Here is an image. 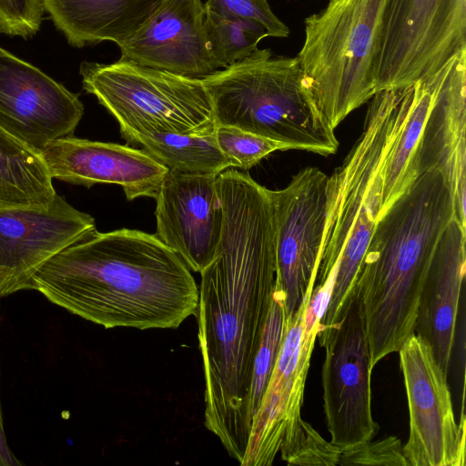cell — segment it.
<instances>
[{
  "label": "cell",
  "instance_id": "cell-1",
  "mask_svg": "<svg viewBox=\"0 0 466 466\" xmlns=\"http://www.w3.org/2000/svg\"><path fill=\"white\" fill-rule=\"evenodd\" d=\"M220 240L200 272L196 310L205 378V426L241 462L253 416L250 387L277 284L271 190L248 173L217 177Z\"/></svg>",
  "mask_w": 466,
  "mask_h": 466
},
{
  "label": "cell",
  "instance_id": "cell-2",
  "mask_svg": "<svg viewBox=\"0 0 466 466\" xmlns=\"http://www.w3.org/2000/svg\"><path fill=\"white\" fill-rule=\"evenodd\" d=\"M33 289L104 327L177 329L196 314L198 288L182 258L155 234L96 229L48 259Z\"/></svg>",
  "mask_w": 466,
  "mask_h": 466
},
{
  "label": "cell",
  "instance_id": "cell-3",
  "mask_svg": "<svg viewBox=\"0 0 466 466\" xmlns=\"http://www.w3.org/2000/svg\"><path fill=\"white\" fill-rule=\"evenodd\" d=\"M453 218L451 190L436 170L420 174L380 215L351 288L361 300L372 369L414 333L432 256Z\"/></svg>",
  "mask_w": 466,
  "mask_h": 466
},
{
  "label": "cell",
  "instance_id": "cell-4",
  "mask_svg": "<svg viewBox=\"0 0 466 466\" xmlns=\"http://www.w3.org/2000/svg\"><path fill=\"white\" fill-rule=\"evenodd\" d=\"M215 126H232L321 156L337 152L334 129L302 84L297 57L258 49L202 78Z\"/></svg>",
  "mask_w": 466,
  "mask_h": 466
},
{
  "label": "cell",
  "instance_id": "cell-5",
  "mask_svg": "<svg viewBox=\"0 0 466 466\" xmlns=\"http://www.w3.org/2000/svg\"><path fill=\"white\" fill-rule=\"evenodd\" d=\"M387 0H329L308 16L296 56L302 84L335 129L376 94L374 66Z\"/></svg>",
  "mask_w": 466,
  "mask_h": 466
},
{
  "label": "cell",
  "instance_id": "cell-6",
  "mask_svg": "<svg viewBox=\"0 0 466 466\" xmlns=\"http://www.w3.org/2000/svg\"><path fill=\"white\" fill-rule=\"evenodd\" d=\"M413 92V86L377 92L370 99L360 137L342 165L329 177L327 218L316 287H321L335 275L341 251L357 220H379L385 166L407 118Z\"/></svg>",
  "mask_w": 466,
  "mask_h": 466
},
{
  "label": "cell",
  "instance_id": "cell-7",
  "mask_svg": "<svg viewBox=\"0 0 466 466\" xmlns=\"http://www.w3.org/2000/svg\"><path fill=\"white\" fill-rule=\"evenodd\" d=\"M83 88L116 118L121 137L147 132L209 135L216 126L202 79L119 59L83 62Z\"/></svg>",
  "mask_w": 466,
  "mask_h": 466
},
{
  "label": "cell",
  "instance_id": "cell-8",
  "mask_svg": "<svg viewBox=\"0 0 466 466\" xmlns=\"http://www.w3.org/2000/svg\"><path fill=\"white\" fill-rule=\"evenodd\" d=\"M466 50V0H387L374 66L376 93L414 85Z\"/></svg>",
  "mask_w": 466,
  "mask_h": 466
},
{
  "label": "cell",
  "instance_id": "cell-9",
  "mask_svg": "<svg viewBox=\"0 0 466 466\" xmlns=\"http://www.w3.org/2000/svg\"><path fill=\"white\" fill-rule=\"evenodd\" d=\"M327 300L312 292L286 319L280 350L259 407L255 413L243 466L271 465L279 453L289 461L302 438L300 410L309 361Z\"/></svg>",
  "mask_w": 466,
  "mask_h": 466
},
{
  "label": "cell",
  "instance_id": "cell-10",
  "mask_svg": "<svg viewBox=\"0 0 466 466\" xmlns=\"http://www.w3.org/2000/svg\"><path fill=\"white\" fill-rule=\"evenodd\" d=\"M325 349L321 370L330 442L340 450L373 440L380 426L371 411L370 352L361 300L350 289L339 321L317 334Z\"/></svg>",
  "mask_w": 466,
  "mask_h": 466
},
{
  "label": "cell",
  "instance_id": "cell-11",
  "mask_svg": "<svg viewBox=\"0 0 466 466\" xmlns=\"http://www.w3.org/2000/svg\"><path fill=\"white\" fill-rule=\"evenodd\" d=\"M328 180L319 168L308 167L284 188L271 190L277 285L286 319L310 299L314 289L326 225Z\"/></svg>",
  "mask_w": 466,
  "mask_h": 466
},
{
  "label": "cell",
  "instance_id": "cell-12",
  "mask_svg": "<svg viewBox=\"0 0 466 466\" xmlns=\"http://www.w3.org/2000/svg\"><path fill=\"white\" fill-rule=\"evenodd\" d=\"M410 413L402 453L410 466H464L465 418L458 424L447 374L431 345L413 333L399 350Z\"/></svg>",
  "mask_w": 466,
  "mask_h": 466
},
{
  "label": "cell",
  "instance_id": "cell-13",
  "mask_svg": "<svg viewBox=\"0 0 466 466\" xmlns=\"http://www.w3.org/2000/svg\"><path fill=\"white\" fill-rule=\"evenodd\" d=\"M83 114L77 94L0 47V127L41 153L72 136Z\"/></svg>",
  "mask_w": 466,
  "mask_h": 466
},
{
  "label": "cell",
  "instance_id": "cell-14",
  "mask_svg": "<svg viewBox=\"0 0 466 466\" xmlns=\"http://www.w3.org/2000/svg\"><path fill=\"white\" fill-rule=\"evenodd\" d=\"M95 229L89 214L58 194L47 208H0V298L33 289L48 259Z\"/></svg>",
  "mask_w": 466,
  "mask_h": 466
},
{
  "label": "cell",
  "instance_id": "cell-15",
  "mask_svg": "<svg viewBox=\"0 0 466 466\" xmlns=\"http://www.w3.org/2000/svg\"><path fill=\"white\" fill-rule=\"evenodd\" d=\"M217 177L168 170L155 198L157 237L198 273L215 256L222 231Z\"/></svg>",
  "mask_w": 466,
  "mask_h": 466
},
{
  "label": "cell",
  "instance_id": "cell-16",
  "mask_svg": "<svg viewBox=\"0 0 466 466\" xmlns=\"http://www.w3.org/2000/svg\"><path fill=\"white\" fill-rule=\"evenodd\" d=\"M118 47L120 59L187 77L202 79L219 68L208 44L201 0H164Z\"/></svg>",
  "mask_w": 466,
  "mask_h": 466
},
{
  "label": "cell",
  "instance_id": "cell-17",
  "mask_svg": "<svg viewBox=\"0 0 466 466\" xmlns=\"http://www.w3.org/2000/svg\"><path fill=\"white\" fill-rule=\"evenodd\" d=\"M40 155L52 178L86 187L116 184L127 200L156 198L168 171L141 148L73 136L49 143Z\"/></svg>",
  "mask_w": 466,
  "mask_h": 466
},
{
  "label": "cell",
  "instance_id": "cell-18",
  "mask_svg": "<svg viewBox=\"0 0 466 466\" xmlns=\"http://www.w3.org/2000/svg\"><path fill=\"white\" fill-rule=\"evenodd\" d=\"M466 50L437 71L435 94L417 153L418 174L436 170L451 190L455 218L466 227Z\"/></svg>",
  "mask_w": 466,
  "mask_h": 466
},
{
  "label": "cell",
  "instance_id": "cell-19",
  "mask_svg": "<svg viewBox=\"0 0 466 466\" xmlns=\"http://www.w3.org/2000/svg\"><path fill=\"white\" fill-rule=\"evenodd\" d=\"M465 229L453 218L441 234L424 280L414 329L431 345L447 375L465 276Z\"/></svg>",
  "mask_w": 466,
  "mask_h": 466
},
{
  "label": "cell",
  "instance_id": "cell-20",
  "mask_svg": "<svg viewBox=\"0 0 466 466\" xmlns=\"http://www.w3.org/2000/svg\"><path fill=\"white\" fill-rule=\"evenodd\" d=\"M164 0H43L56 27L75 47L130 38Z\"/></svg>",
  "mask_w": 466,
  "mask_h": 466
},
{
  "label": "cell",
  "instance_id": "cell-21",
  "mask_svg": "<svg viewBox=\"0 0 466 466\" xmlns=\"http://www.w3.org/2000/svg\"><path fill=\"white\" fill-rule=\"evenodd\" d=\"M52 179L40 153L0 127V208H47Z\"/></svg>",
  "mask_w": 466,
  "mask_h": 466
},
{
  "label": "cell",
  "instance_id": "cell-22",
  "mask_svg": "<svg viewBox=\"0 0 466 466\" xmlns=\"http://www.w3.org/2000/svg\"><path fill=\"white\" fill-rule=\"evenodd\" d=\"M436 81L437 72L413 85L414 92L410 108L393 143L384 169L381 214L419 176L418 147L433 102Z\"/></svg>",
  "mask_w": 466,
  "mask_h": 466
},
{
  "label": "cell",
  "instance_id": "cell-23",
  "mask_svg": "<svg viewBox=\"0 0 466 466\" xmlns=\"http://www.w3.org/2000/svg\"><path fill=\"white\" fill-rule=\"evenodd\" d=\"M128 146L147 153L168 170L191 175H219L230 167L219 150L214 133L183 135L147 132L125 139Z\"/></svg>",
  "mask_w": 466,
  "mask_h": 466
},
{
  "label": "cell",
  "instance_id": "cell-24",
  "mask_svg": "<svg viewBox=\"0 0 466 466\" xmlns=\"http://www.w3.org/2000/svg\"><path fill=\"white\" fill-rule=\"evenodd\" d=\"M205 30L210 52L219 68L248 58L268 36L261 25L219 14L206 5Z\"/></svg>",
  "mask_w": 466,
  "mask_h": 466
},
{
  "label": "cell",
  "instance_id": "cell-25",
  "mask_svg": "<svg viewBox=\"0 0 466 466\" xmlns=\"http://www.w3.org/2000/svg\"><path fill=\"white\" fill-rule=\"evenodd\" d=\"M286 315L282 293L276 284L272 303L252 370L250 410L254 417L274 369L284 333Z\"/></svg>",
  "mask_w": 466,
  "mask_h": 466
},
{
  "label": "cell",
  "instance_id": "cell-26",
  "mask_svg": "<svg viewBox=\"0 0 466 466\" xmlns=\"http://www.w3.org/2000/svg\"><path fill=\"white\" fill-rule=\"evenodd\" d=\"M217 145L230 167L248 170L277 150H288L281 143L232 126H217Z\"/></svg>",
  "mask_w": 466,
  "mask_h": 466
},
{
  "label": "cell",
  "instance_id": "cell-27",
  "mask_svg": "<svg viewBox=\"0 0 466 466\" xmlns=\"http://www.w3.org/2000/svg\"><path fill=\"white\" fill-rule=\"evenodd\" d=\"M204 4L219 14L261 25L268 36L287 37L289 34V27L272 12L268 0H208Z\"/></svg>",
  "mask_w": 466,
  "mask_h": 466
},
{
  "label": "cell",
  "instance_id": "cell-28",
  "mask_svg": "<svg viewBox=\"0 0 466 466\" xmlns=\"http://www.w3.org/2000/svg\"><path fill=\"white\" fill-rule=\"evenodd\" d=\"M43 0H0V34L28 38L39 30Z\"/></svg>",
  "mask_w": 466,
  "mask_h": 466
},
{
  "label": "cell",
  "instance_id": "cell-29",
  "mask_svg": "<svg viewBox=\"0 0 466 466\" xmlns=\"http://www.w3.org/2000/svg\"><path fill=\"white\" fill-rule=\"evenodd\" d=\"M339 464L403 465L408 462L400 441L393 436L340 450Z\"/></svg>",
  "mask_w": 466,
  "mask_h": 466
},
{
  "label": "cell",
  "instance_id": "cell-30",
  "mask_svg": "<svg viewBox=\"0 0 466 466\" xmlns=\"http://www.w3.org/2000/svg\"><path fill=\"white\" fill-rule=\"evenodd\" d=\"M302 441L288 461L298 465H337L339 461L340 449L325 441L308 422L301 420Z\"/></svg>",
  "mask_w": 466,
  "mask_h": 466
},
{
  "label": "cell",
  "instance_id": "cell-31",
  "mask_svg": "<svg viewBox=\"0 0 466 466\" xmlns=\"http://www.w3.org/2000/svg\"><path fill=\"white\" fill-rule=\"evenodd\" d=\"M21 464L7 444L0 404V466H18Z\"/></svg>",
  "mask_w": 466,
  "mask_h": 466
}]
</instances>
